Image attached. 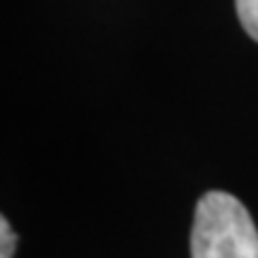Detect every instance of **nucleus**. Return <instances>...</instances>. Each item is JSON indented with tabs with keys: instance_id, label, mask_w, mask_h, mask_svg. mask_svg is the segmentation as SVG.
Listing matches in <instances>:
<instances>
[{
	"instance_id": "obj_1",
	"label": "nucleus",
	"mask_w": 258,
	"mask_h": 258,
	"mask_svg": "<svg viewBox=\"0 0 258 258\" xmlns=\"http://www.w3.org/2000/svg\"><path fill=\"white\" fill-rule=\"evenodd\" d=\"M191 258H258V230L239 199L203 194L191 227Z\"/></svg>"
},
{
	"instance_id": "obj_2",
	"label": "nucleus",
	"mask_w": 258,
	"mask_h": 258,
	"mask_svg": "<svg viewBox=\"0 0 258 258\" xmlns=\"http://www.w3.org/2000/svg\"><path fill=\"white\" fill-rule=\"evenodd\" d=\"M237 15L246 34L258 41V0H237Z\"/></svg>"
},
{
	"instance_id": "obj_3",
	"label": "nucleus",
	"mask_w": 258,
	"mask_h": 258,
	"mask_svg": "<svg viewBox=\"0 0 258 258\" xmlns=\"http://www.w3.org/2000/svg\"><path fill=\"white\" fill-rule=\"evenodd\" d=\"M15 232L10 227L8 218L3 215V220H0V258H12V251H15Z\"/></svg>"
}]
</instances>
